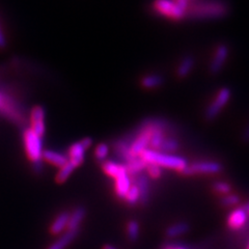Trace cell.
Instances as JSON below:
<instances>
[{
  "mask_svg": "<svg viewBox=\"0 0 249 249\" xmlns=\"http://www.w3.org/2000/svg\"><path fill=\"white\" fill-rule=\"evenodd\" d=\"M1 101H0V114L5 120L18 127H25L28 123L25 106L19 95L13 88L0 82Z\"/></svg>",
  "mask_w": 249,
  "mask_h": 249,
  "instance_id": "6da1fadb",
  "label": "cell"
},
{
  "mask_svg": "<svg viewBox=\"0 0 249 249\" xmlns=\"http://www.w3.org/2000/svg\"><path fill=\"white\" fill-rule=\"evenodd\" d=\"M229 13L230 5L224 0H193L186 11V17L192 20H217Z\"/></svg>",
  "mask_w": 249,
  "mask_h": 249,
  "instance_id": "7a4b0ae2",
  "label": "cell"
},
{
  "mask_svg": "<svg viewBox=\"0 0 249 249\" xmlns=\"http://www.w3.org/2000/svg\"><path fill=\"white\" fill-rule=\"evenodd\" d=\"M147 164H155L159 167H164L169 169H176L178 171H182L187 167L188 163L186 159L181 157V156H177L174 154H166L159 151H155L147 149L142 155H140Z\"/></svg>",
  "mask_w": 249,
  "mask_h": 249,
  "instance_id": "3957f363",
  "label": "cell"
},
{
  "mask_svg": "<svg viewBox=\"0 0 249 249\" xmlns=\"http://www.w3.org/2000/svg\"><path fill=\"white\" fill-rule=\"evenodd\" d=\"M23 144L25 153L31 164H37L43 162V137L37 135L30 128H25L22 133Z\"/></svg>",
  "mask_w": 249,
  "mask_h": 249,
  "instance_id": "277c9868",
  "label": "cell"
},
{
  "mask_svg": "<svg viewBox=\"0 0 249 249\" xmlns=\"http://www.w3.org/2000/svg\"><path fill=\"white\" fill-rule=\"evenodd\" d=\"M153 10L162 17L176 21L182 20L186 17V12L177 4L175 0H154Z\"/></svg>",
  "mask_w": 249,
  "mask_h": 249,
  "instance_id": "5b68a950",
  "label": "cell"
},
{
  "mask_svg": "<svg viewBox=\"0 0 249 249\" xmlns=\"http://www.w3.org/2000/svg\"><path fill=\"white\" fill-rule=\"evenodd\" d=\"M231 97V91L228 88H222L218 90L216 97L213 99L211 103L206 109L205 116L208 121L215 120L219 113L223 110V108L227 106L229 101Z\"/></svg>",
  "mask_w": 249,
  "mask_h": 249,
  "instance_id": "8992f818",
  "label": "cell"
},
{
  "mask_svg": "<svg viewBox=\"0 0 249 249\" xmlns=\"http://www.w3.org/2000/svg\"><path fill=\"white\" fill-rule=\"evenodd\" d=\"M92 144V139L90 137H85L79 142L73 143L69 147L67 157L70 162H72L73 164L78 167L80 166L84 161V156L87 151L89 149Z\"/></svg>",
  "mask_w": 249,
  "mask_h": 249,
  "instance_id": "52a82bcc",
  "label": "cell"
},
{
  "mask_svg": "<svg viewBox=\"0 0 249 249\" xmlns=\"http://www.w3.org/2000/svg\"><path fill=\"white\" fill-rule=\"evenodd\" d=\"M222 170V165L220 163L215 161H197L192 163L191 165H187V167L182 171V174L190 176L197 174H208L213 175L218 174Z\"/></svg>",
  "mask_w": 249,
  "mask_h": 249,
  "instance_id": "ba28073f",
  "label": "cell"
},
{
  "mask_svg": "<svg viewBox=\"0 0 249 249\" xmlns=\"http://www.w3.org/2000/svg\"><path fill=\"white\" fill-rule=\"evenodd\" d=\"M28 122L30 124L29 128L37 135L44 137L46 133V111L43 106L36 105L33 107L29 113Z\"/></svg>",
  "mask_w": 249,
  "mask_h": 249,
  "instance_id": "9c48e42d",
  "label": "cell"
},
{
  "mask_svg": "<svg viewBox=\"0 0 249 249\" xmlns=\"http://www.w3.org/2000/svg\"><path fill=\"white\" fill-rule=\"evenodd\" d=\"M229 52V47L225 44H220L217 46L212 60L210 62V72L215 75L221 71L225 65V62L228 60Z\"/></svg>",
  "mask_w": 249,
  "mask_h": 249,
  "instance_id": "30bf717a",
  "label": "cell"
},
{
  "mask_svg": "<svg viewBox=\"0 0 249 249\" xmlns=\"http://www.w3.org/2000/svg\"><path fill=\"white\" fill-rule=\"evenodd\" d=\"M248 212L245 207L238 208L231 211L228 217V225L231 230L238 231L242 229L248 220Z\"/></svg>",
  "mask_w": 249,
  "mask_h": 249,
  "instance_id": "8fae6325",
  "label": "cell"
},
{
  "mask_svg": "<svg viewBox=\"0 0 249 249\" xmlns=\"http://www.w3.org/2000/svg\"><path fill=\"white\" fill-rule=\"evenodd\" d=\"M114 189L115 193L120 198H124L126 194L130 190L132 186V178L131 177L126 173L124 175L119 176L118 178H114Z\"/></svg>",
  "mask_w": 249,
  "mask_h": 249,
  "instance_id": "7c38bea8",
  "label": "cell"
},
{
  "mask_svg": "<svg viewBox=\"0 0 249 249\" xmlns=\"http://www.w3.org/2000/svg\"><path fill=\"white\" fill-rule=\"evenodd\" d=\"M134 185L137 187L140 193V200L145 202L150 193V182L149 177L143 174H138L134 176Z\"/></svg>",
  "mask_w": 249,
  "mask_h": 249,
  "instance_id": "4fadbf2b",
  "label": "cell"
},
{
  "mask_svg": "<svg viewBox=\"0 0 249 249\" xmlns=\"http://www.w3.org/2000/svg\"><path fill=\"white\" fill-rule=\"evenodd\" d=\"M43 160L59 168L64 166L65 164H67V162L69 161L67 155H64L55 151H51V150H44Z\"/></svg>",
  "mask_w": 249,
  "mask_h": 249,
  "instance_id": "5bb4252c",
  "label": "cell"
},
{
  "mask_svg": "<svg viewBox=\"0 0 249 249\" xmlns=\"http://www.w3.org/2000/svg\"><path fill=\"white\" fill-rule=\"evenodd\" d=\"M79 230H73V231H68L64 233V235L60 236L55 242L52 243L47 249H65L70 244H71L74 239L77 237Z\"/></svg>",
  "mask_w": 249,
  "mask_h": 249,
  "instance_id": "9a60e30c",
  "label": "cell"
},
{
  "mask_svg": "<svg viewBox=\"0 0 249 249\" xmlns=\"http://www.w3.org/2000/svg\"><path fill=\"white\" fill-rule=\"evenodd\" d=\"M102 168H103V171L107 176L111 177L113 178H118L119 176L127 173L126 167H124V164H121V163L114 162V161H105L103 163Z\"/></svg>",
  "mask_w": 249,
  "mask_h": 249,
  "instance_id": "2e32d148",
  "label": "cell"
},
{
  "mask_svg": "<svg viewBox=\"0 0 249 249\" xmlns=\"http://www.w3.org/2000/svg\"><path fill=\"white\" fill-rule=\"evenodd\" d=\"M124 165L126 167L128 175L130 177H133L142 173V170H144L147 166V163L139 156V157H135L133 159H131L130 161L126 162Z\"/></svg>",
  "mask_w": 249,
  "mask_h": 249,
  "instance_id": "e0dca14e",
  "label": "cell"
},
{
  "mask_svg": "<svg viewBox=\"0 0 249 249\" xmlns=\"http://www.w3.org/2000/svg\"><path fill=\"white\" fill-rule=\"evenodd\" d=\"M70 219L69 212H61L54 219L50 227V232L53 235H58V233L64 231L68 228V223Z\"/></svg>",
  "mask_w": 249,
  "mask_h": 249,
  "instance_id": "ac0fdd59",
  "label": "cell"
},
{
  "mask_svg": "<svg viewBox=\"0 0 249 249\" xmlns=\"http://www.w3.org/2000/svg\"><path fill=\"white\" fill-rule=\"evenodd\" d=\"M85 209L83 207H78L76 208L73 213H70V219L68 223V231H73V230H79V227L81 222L83 221L85 217Z\"/></svg>",
  "mask_w": 249,
  "mask_h": 249,
  "instance_id": "d6986e66",
  "label": "cell"
},
{
  "mask_svg": "<svg viewBox=\"0 0 249 249\" xmlns=\"http://www.w3.org/2000/svg\"><path fill=\"white\" fill-rule=\"evenodd\" d=\"M178 149H180V142H178V139L176 136H167L162 142L158 151L166 154H174Z\"/></svg>",
  "mask_w": 249,
  "mask_h": 249,
  "instance_id": "ffe728a7",
  "label": "cell"
},
{
  "mask_svg": "<svg viewBox=\"0 0 249 249\" xmlns=\"http://www.w3.org/2000/svg\"><path fill=\"white\" fill-rule=\"evenodd\" d=\"M194 67V58L191 55L184 56L177 69V74L180 78H185L190 74Z\"/></svg>",
  "mask_w": 249,
  "mask_h": 249,
  "instance_id": "44dd1931",
  "label": "cell"
},
{
  "mask_svg": "<svg viewBox=\"0 0 249 249\" xmlns=\"http://www.w3.org/2000/svg\"><path fill=\"white\" fill-rule=\"evenodd\" d=\"M164 82V79L161 75L158 74H151L146 75L142 79V85L146 89H157Z\"/></svg>",
  "mask_w": 249,
  "mask_h": 249,
  "instance_id": "7402d4cb",
  "label": "cell"
},
{
  "mask_svg": "<svg viewBox=\"0 0 249 249\" xmlns=\"http://www.w3.org/2000/svg\"><path fill=\"white\" fill-rule=\"evenodd\" d=\"M75 168H77L72 162L68 161L67 164H65L62 167L59 168L58 173L56 175V178H55V181L57 184H62L65 183L68 178H70V176L72 175L73 171L75 170Z\"/></svg>",
  "mask_w": 249,
  "mask_h": 249,
  "instance_id": "603a6c76",
  "label": "cell"
},
{
  "mask_svg": "<svg viewBox=\"0 0 249 249\" xmlns=\"http://www.w3.org/2000/svg\"><path fill=\"white\" fill-rule=\"evenodd\" d=\"M187 231H188V225L186 223H177L171 225V227L167 229L166 235L169 238H176L178 236H182Z\"/></svg>",
  "mask_w": 249,
  "mask_h": 249,
  "instance_id": "cb8c5ba5",
  "label": "cell"
},
{
  "mask_svg": "<svg viewBox=\"0 0 249 249\" xmlns=\"http://www.w3.org/2000/svg\"><path fill=\"white\" fill-rule=\"evenodd\" d=\"M109 154V145L107 143H100L95 149V158L99 162H105Z\"/></svg>",
  "mask_w": 249,
  "mask_h": 249,
  "instance_id": "d4e9b609",
  "label": "cell"
},
{
  "mask_svg": "<svg viewBox=\"0 0 249 249\" xmlns=\"http://www.w3.org/2000/svg\"><path fill=\"white\" fill-rule=\"evenodd\" d=\"M124 199L128 202L129 205H135L140 200V193L137 187L133 184L131 186L130 190L128 191V193L124 196Z\"/></svg>",
  "mask_w": 249,
  "mask_h": 249,
  "instance_id": "484cf974",
  "label": "cell"
},
{
  "mask_svg": "<svg viewBox=\"0 0 249 249\" xmlns=\"http://www.w3.org/2000/svg\"><path fill=\"white\" fill-rule=\"evenodd\" d=\"M127 235L130 240H136L139 236V225L136 221H130L127 224Z\"/></svg>",
  "mask_w": 249,
  "mask_h": 249,
  "instance_id": "4316f807",
  "label": "cell"
},
{
  "mask_svg": "<svg viewBox=\"0 0 249 249\" xmlns=\"http://www.w3.org/2000/svg\"><path fill=\"white\" fill-rule=\"evenodd\" d=\"M213 189L215 192L222 194V196H228L231 190V187L227 182H217L213 185Z\"/></svg>",
  "mask_w": 249,
  "mask_h": 249,
  "instance_id": "83f0119b",
  "label": "cell"
},
{
  "mask_svg": "<svg viewBox=\"0 0 249 249\" xmlns=\"http://www.w3.org/2000/svg\"><path fill=\"white\" fill-rule=\"evenodd\" d=\"M239 201H240V198L238 196H236V194H228V196H225L222 198L221 204L224 207H233L238 205Z\"/></svg>",
  "mask_w": 249,
  "mask_h": 249,
  "instance_id": "f1b7e54d",
  "label": "cell"
},
{
  "mask_svg": "<svg viewBox=\"0 0 249 249\" xmlns=\"http://www.w3.org/2000/svg\"><path fill=\"white\" fill-rule=\"evenodd\" d=\"M145 169L147 173V177H150L152 178H158L162 176V168L155 164H147Z\"/></svg>",
  "mask_w": 249,
  "mask_h": 249,
  "instance_id": "f546056e",
  "label": "cell"
},
{
  "mask_svg": "<svg viewBox=\"0 0 249 249\" xmlns=\"http://www.w3.org/2000/svg\"><path fill=\"white\" fill-rule=\"evenodd\" d=\"M6 46H7V40L3 31V28L1 26V23H0V49H4Z\"/></svg>",
  "mask_w": 249,
  "mask_h": 249,
  "instance_id": "4dcf8cb0",
  "label": "cell"
},
{
  "mask_svg": "<svg viewBox=\"0 0 249 249\" xmlns=\"http://www.w3.org/2000/svg\"><path fill=\"white\" fill-rule=\"evenodd\" d=\"M175 1L177 2V4L181 7L182 10H184L185 12L187 11V9H188L189 6V3H190V0H175Z\"/></svg>",
  "mask_w": 249,
  "mask_h": 249,
  "instance_id": "1f68e13d",
  "label": "cell"
},
{
  "mask_svg": "<svg viewBox=\"0 0 249 249\" xmlns=\"http://www.w3.org/2000/svg\"><path fill=\"white\" fill-rule=\"evenodd\" d=\"M242 139H243V142H249V124L243 130Z\"/></svg>",
  "mask_w": 249,
  "mask_h": 249,
  "instance_id": "d6a6232c",
  "label": "cell"
},
{
  "mask_svg": "<svg viewBox=\"0 0 249 249\" xmlns=\"http://www.w3.org/2000/svg\"><path fill=\"white\" fill-rule=\"evenodd\" d=\"M103 249H118V248H115L114 246H112V245H105L104 247H103Z\"/></svg>",
  "mask_w": 249,
  "mask_h": 249,
  "instance_id": "836d02e7",
  "label": "cell"
},
{
  "mask_svg": "<svg viewBox=\"0 0 249 249\" xmlns=\"http://www.w3.org/2000/svg\"><path fill=\"white\" fill-rule=\"evenodd\" d=\"M166 249H186L185 247H181V246H173V247H168V248H166Z\"/></svg>",
  "mask_w": 249,
  "mask_h": 249,
  "instance_id": "e575fe53",
  "label": "cell"
},
{
  "mask_svg": "<svg viewBox=\"0 0 249 249\" xmlns=\"http://www.w3.org/2000/svg\"><path fill=\"white\" fill-rule=\"evenodd\" d=\"M246 208V210H247V212H248V214H249V205L247 206V207H245Z\"/></svg>",
  "mask_w": 249,
  "mask_h": 249,
  "instance_id": "d590c367",
  "label": "cell"
},
{
  "mask_svg": "<svg viewBox=\"0 0 249 249\" xmlns=\"http://www.w3.org/2000/svg\"><path fill=\"white\" fill-rule=\"evenodd\" d=\"M246 249H249V243H248V245H247V247H246Z\"/></svg>",
  "mask_w": 249,
  "mask_h": 249,
  "instance_id": "8d00e7d4",
  "label": "cell"
},
{
  "mask_svg": "<svg viewBox=\"0 0 249 249\" xmlns=\"http://www.w3.org/2000/svg\"><path fill=\"white\" fill-rule=\"evenodd\" d=\"M190 1H193V0H190Z\"/></svg>",
  "mask_w": 249,
  "mask_h": 249,
  "instance_id": "74e56055",
  "label": "cell"
}]
</instances>
